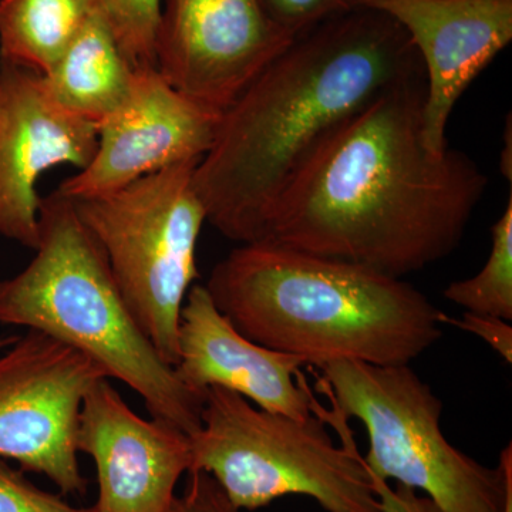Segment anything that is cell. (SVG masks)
<instances>
[{"mask_svg":"<svg viewBox=\"0 0 512 512\" xmlns=\"http://www.w3.org/2000/svg\"><path fill=\"white\" fill-rule=\"evenodd\" d=\"M426 72L330 134L276 202L268 237L403 279L456 251L487 190L473 158L424 143Z\"/></svg>","mask_w":512,"mask_h":512,"instance_id":"cell-1","label":"cell"},{"mask_svg":"<svg viewBox=\"0 0 512 512\" xmlns=\"http://www.w3.org/2000/svg\"><path fill=\"white\" fill-rule=\"evenodd\" d=\"M424 72L396 19L360 8L299 33L222 113L194 173L207 222L262 241L282 192L320 144L394 84Z\"/></svg>","mask_w":512,"mask_h":512,"instance_id":"cell-2","label":"cell"},{"mask_svg":"<svg viewBox=\"0 0 512 512\" xmlns=\"http://www.w3.org/2000/svg\"><path fill=\"white\" fill-rule=\"evenodd\" d=\"M204 286L245 338L315 367L410 365L441 338L443 312L403 279L271 239L229 252Z\"/></svg>","mask_w":512,"mask_h":512,"instance_id":"cell-3","label":"cell"},{"mask_svg":"<svg viewBox=\"0 0 512 512\" xmlns=\"http://www.w3.org/2000/svg\"><path fill=\"white\" fill-rule=\"evenodd\" d=\"M35 251L20 274L0 281V323L72 346L140 394L154 419L188 436L200 430L204 394L185 386L144 335L99 242L56 191L42 198Z\"/></svg>","mask_w":512,"mask_h":512,"instance_id":"cell-4","label":"cell"},{"mask_svg":"<svg viewBox=\"0 0 512 512\" xmlns=\"http://www.w3.org/2000/svg\"><path fill=\"white\" fill-rule=\"evenodd\" d=\"M345 421L319 404L308 419H292L210 387L190 436L188 473L210 474L239 511L306 495L328 512H383Z\"/></svg>","mask_w":512,"mask_h":512,"instance_id":"cell-5","label":"cell"},{"mask_svg":"<svg viewBox=\"0 0 512 512\" xmlns=\"http://www.w3.org/2000/svg\"><path fill=\"white\" fill-rule=\"evenodd\" d=\"M318 389L343 417L365 426L373 477L427 494L441 512H503L512 493V446L490 468L441 430L443 403L410 367L338 360L319 366Z\"/></svg>","mask_w":512,"mask_h":512,"instance_id":"cell-6","label":"cell"},{"mask_svg":"<svg viewBox=\"0 0 512 512\" xmlns=\"http://www.w3.org/2000/svg\"><path fill=\"white\" fill-rule=\"evenodd\" d=\"M200 161L173 165L100 197L69 200L103 249L131 315L173 367L180 357L181 309L200 278L197 247L207 222L194 185Z\"/></svg>","mask_w":512,"mask_h":512,"instance_id":"cell-7","label":"cell"},{"mask_svg":"<svg viewBox=\"0 0 512 512\" xmlns=\"http://www.w3.org/2000/svg\"><path fill=\"white\" fill-rule=\"evenodd\" d=\"M104 377L89 356L46 333L18 336L0 352V460L45 474L64 495L86 494L77 458L80 410Z\"/></svg>","mask_w":512,"mask_h":512,"instance_id":"cell-8","label":"cell"},{"mask_svg":"<svg viewBox=\"0 0 512 512\" xmlns=\"http://www.w3.org/2000/svg\"><path fill=\"white\" fill-rule=\"evenodd\" d=\"M293 39L262 0H163L156 69L175 90L222 114Z\"/></svg>","mask_w":512,"mask_h":512,"instance_id":"cell-9","label":"cell"},{"mask_svg":"<svg viewBox=\"0 0 512 512\" xmlns=\"http://www.w3.org/2000/svg\"><path fill=\"white\" fill-rule=\"evenodd\" d=\"M221 116L175 90L157 69L136 70L126 101L99 127L92 161L56 192L70 201L100 197L173 165L200 161Z\"/></svg>","mask_w":512,"mask_h":512,"instance_id":"cell-10","label":"cell"},{"mask_svg":"<svg viewBox=\"0 0 512 512\" xmlns=\"http://www.w3.org/2000/svg\"><path fill=\"white\" fill-rule=\"evenodd\" d=\"M99 127L60 107L40 74L0 62V237L39 244L42 175L89 165Z\"/></svg>","mask_w":512,"mask_h":512,"instance_id":"cell-11","label":"cell"},{"mask_svg":"<svg viewBox=\"0 0 512 512\" xmlns=\"http://www.w3.org/2000/svg\"><path fill=\"white\" fill-rule=\"evenodd\" d=\"M77 450L96 466L97 512H170L191 468L190 436L170 421L141 419L107 377L84 396Z\"/></svg>","mask_w":512,"mask_h":512,"instance_id":"cell-12","label":"cell"},{"mask_svg":"<svg viewBox=\"0 0 512 512\" xmlns=\"http://www.w3.org/2000/svg\"><path fill=\"white\" fill-rule=\"evenodd\" d=\"M406 30L426 72L424 143L448 147L446 130L457 101L478 74L510 45L512 0H360Z\"/></svg>","mask_w":512,"mask_h":512,"instance_id":"cell-13","label":"cell"},{"mask_svg":"<svg viewBox=\"0 0 512 512\" xmlns=\"http://www.w3.org/2000/svg\"><path fill=\"white\" fill-rule=\"evenodd\" d=\"M178 350L175 372L194 392L222 387L266 412L298 420L313 414L315 397L299 372L308 362L245 338L218 311L204 285H192L185 298Z\"/></svg>","mask_w":512,"mask_h":512,"instance_id":"cell-14","label":"cell"},{"mask_svg":"<svg viewBox=\"0 0 512 512\" xmlns=\"http://www.w3.org/2000/svg\"><path fill=\"white\" fill-rule=\"evenodd\" d=\"M134 73L94 9L72 45L42 77L60 107L100 127L126 101Z\"/></svg>","mask_w":512,"mask_h":512,"instance_id":"cell-15","label":"cell"},{"mask_svg":"<svg viewBox=\"0 0 512 512\" xmlns=\"http://www.w3.org/2000/svg\"><path fill=\"white\" fill-rule=\"evenodd\" d=\"M93 12V0H0V62L46 76Z\"/></svg>","mask_w":512,"mask_h":512,"instance_id":"cell-16","label":"cell"},{"mask_svg":"<svg viewBox=\"0 0 512 512\" xmlns=\"http://www.w3.org/2000/svg\"><path fill=\"white\" fill-rule=\"evenodd\" d=\"M444 298L466 312L512 320V194L500 220L491 227L487 264L473 278L451 282Z\"/></svg>","mask_w":512,"mask_h":512,"instance_id":"cell-17","label":"cell"},{"mask_svg":"<svg viewBox=\"0 0 512 512\" xmlns=\"http://www.w3.org/2000/svg\"><path fill=\"white\" fill-rule=\"evenodd\" d=\"M124 59L134 70L156 69L163 0H93Z\"/></svg>","mask_w":512,"mask_h":512,"instance_id":"cell-18","label":"cell"},{"mask_svg":"<svg viewBox=\"0 0 512 512\" xmlns=\"http://www.w3.org/2000/svg\"><path fill=\"white\" fill-rule=\"evenodd\" d=\"M0 512H97V508L73 507L60 495L37 487L23 470L0 460Z\"/></svg>","mask_w":512,"mask_h":512,"instance_id":"cell-19","label":"cell"},{"mask_svg":"<svg viewBox=\"0 0 512 512\" xmlns=\"http://www.w3.org/2000/svg\"><path fill=\"white\" fill-rule=\"evenodd\" d=\"M276 22L293 35L323 20L360 8V0H262Z\"/></svg>","mask_w":512,"mask_h":512,"instance_id":"cell-20","label":"cell"},{"mask_svg":"<svg viewBox=\"0 0 512 512\" xmlns=\"http://www.w3.org/2000/svg\"><path fill=\"white\" fill-rule=\"evenodd\" d=\"M170 512H239L227 495L221 490L217 481L204 473H190L187 491L180 497L175 495Z\"/></svg>","mask_w":512,"mask_h":512,"instance_id":"cell-21","label":"cell"},{"mask_svg":"<svg viewBox=\"0 0 512 512\" xmlns=\"http://www.w3.org/2000/svg\"><path fill=\"white\" fill-rule=\"evenodd\" d=\"M443 325H453L464 332L473 333L484 340L494 352L503 357L508 365L512 363V328L507 320L491 318V316L476 315L464 312L463 318H448L441 315Z\"/></svg>","mask_w":512,"mask_h":512,"instance_id":"cell-22","label":"cell"},{"mask_svg":"<svg viewBox=\"0 0 512 512\" xmlns=\"http://www.w3.org/2000/svg\"><path fill=\"white\" fill-rule=\"evenodd\" d=\"M373 487L383 512H441L436 504L427 497H420L412 488L397 484V487H390L389 483L373 477Z\"/></svg>","mask_w":512,"mask_h":512,"instance_id":"cell-23","label":"cell"},{"mask_svg":"<svg viewBox=\"0 0 512 512\" xmlns=\"http://www.w3.org/2000/svg\"><path fill=\"white\" fill-rule=\"evenodd\" d=\"M16 339H18V336H3V338H0V352L2 350H5L6 348H9L10 345H13V343L16 342Z\"/></svg>","mask_w":512,"mask_h":512,"instance_id":"cell-24","label":"cell"},{"mask_svg":"<svg viewBox=\"0 0 512 512\" xmlns=\"http://www.w3.org/2000/svg\"><path fill=\"white\" fill-rule=\"evenodd\" d=\"M503 512H512V493L508 494L507 501H505V507Z\"/></svg>","mask_w":512,"mask_h":512,"instance_id":"cell-25","label":"cell"}]
</instances>
